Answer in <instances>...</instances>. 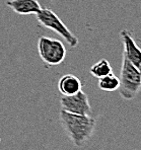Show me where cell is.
I'll use <instances>...</instances> for the list:
<instances>
[{
  "mask_svg": "<svg viewBox=\"0 0 141 150\" xmlns=\"http://www.w3.org/2000/svg\"><path fill=\"white\" fill-rule=\"evenodd\" d=\"M82 82L75 75L66 74L60 78L58 82V89L62 96H71L80 91Z\"/></svg>",
  "mask_w": 141,
  "mask_h": 150,
  "instance_id": "obj_8",
  "label": "cell"
},
{
  "mask_svg": "<svg viewBox=\"0 0 141 150\" xmlns=\"http://www.w3.org/2000/svg\"><path fill=\"white\" fill-rule=\"evenodd\" d=\"M119 81V93L124 100H133L139 93L141 88V75L137 67H135L124 57Z\"/></svg>",
  "mask_w": 141,
  "mask_h": 150,
  "instance_id": "obj_2",
  "label": "cell"
},
{
  "mask_svg": "<svg viewBox=\"0 0 141 150\" xmlns=\"http://www.w3.org/2000/svg\"><path fill=\"white\" fill-rule=\"evenodd\" d=\"M89 72L94 77L100 79L103 76L113 73V69H112L111 64L107 59H102L91 66Z\"/></svg>",
  "mask_w": 141,
  "mask_h": 150,
  "instance_id": "obj_9",
  "label": "cell"
},
{
  "mask_svg": "<svg viewBox=\"0 0 141 150\" xmlns=\"http://www.w3.org/2000/svg\"><path fill=\"white\" fill-rule=\"evenodd\" d=\"M135 150H137V149H135Z\"/></svg>",
  "mask_w": 141,
  "mask_h": 150,
  "instance_id": "obj_12",
  "label": "cell"
},
{
  "mask_svg": "<svg viewBox=\"0 0 141 150\" xmlns=\"http://www.w3.org/2000/svg\"><path fill=\"white\" fill-rule=\"evenodd\" d=\"M120 37L122 39L123 45H124V55H123V57L126 58L135 67H138L141 64V49L136 45L135 40L132 38L131 34L128 30H121Z\"/></svg>",
  "mask_w": 141,
  "mask_h": 150,
  "instance_id": "obj_6",
  "label": "cell"
},
{
  "mask_svg": "<svg viewBox=\"0 0 141 150\" xmlns=\"http://www.w3.org/2000/svg\"><path fill=\"white\" fill-rule=\"evenodd\" d=\"M38 51L42 61L47 66H57L64 61L66 49L63 43L52 38L41 37L38 41Z\"/></svg>",
  "mask_w": 141,
  "mask_h": 150,
  "instance_id": "obj_3",
  "label": "cell"
},
{
  "mask_svg": "<svg viewBox=\"0 0 141 150\" xmlns=\"http://www.w3.org/2000/svg\"><path fill=\"white\" fill-rule=\"evenodd\" d=\"M119 83H120L119 78L113 73L98 79V87L107 92H113L118 90Z\"/></svg>",
  "mask_w": 141,
  "mask_h": 150,
  "instance_id": "obj_10",
  "label": "cell"
},
{
  "mask_svg": "<svg viewBox=\"0 0 141 150\" xmlns=\"http://www.w3.org/2000/svg\"><path fill=\"white\" fill-rule=\"evenodd\" d=\"M60 123L75 147H82L91 138L96 121L92 116L71 114L61 110Z\"/></svg>",
  "mask_w": 141,
  "mask_h": 150,
  "instance_id": "obj_1",
  "label": "cell"
},
{
  "mask_svg": "<svg viewBox=\"0 0 141 150\" xmlns=\"http://www.w3.org/2000/svg\"><path fill=\"white\" fill-rule=\"evenodd\" d=\"M61 110L71 114L91 116L92 110L89 101V96L82 90L71 96H62L60 98Z\"/></svg>",
  "mask_w": 141,
  "mask_h": 150,
  "instance_id": "obj_5",
  "label": "cell"
},
{
  "mask_svg": "<svg viewBox=\"0 0 141 150\" xmlns=\"http://www.w3.org/2000/svg\"><path fill=\"white\" fill-rule=\"evenodd\" d=\"M6 5L18 14H38L42 10V6L37 0H8Z\"/></svg>",
  "mask_w": 141,
  "mask_h": 150,
  "instance_id": "obj_7",
  "label": "cell"
},
{
  "mask_svg": "<svg viewBox=\"0 0 141 150\" xmlns=\"http://www.w3.org/2000/svg\"><path fill=\"white\" fill-rule=\"evenodd\" d=\"M37 21L44 25L45 28H50L53 32H55L57 35H59L61 38L65 40V42L70 46V47H76L78 45L79 41L77 37L74 36L66 26L64 23H62L58 15L54 13L51 9L48 8H42V10L38 14H36Z\"/></svg>",
  "mask_w": 141,
  "mask_h": 150,
  "instance_id": "obj_4",
  "label": "cell"
},
{
  "mask_svg": "<svg viewBox=\"0 0 141 150\" xmlns=\"http://www.w3.org/2000/svg\"><path fill=\"white\" fill-rule=\"evenodd\" d=\"M137 69H138V71H139V73H140V75H141V64L137 67Z\"/></svg>",
  "mask_w": 141,
  "mask_h": 150,
  "instance_id": "obj_11",
  "label": "cell"
}]
</instances>
